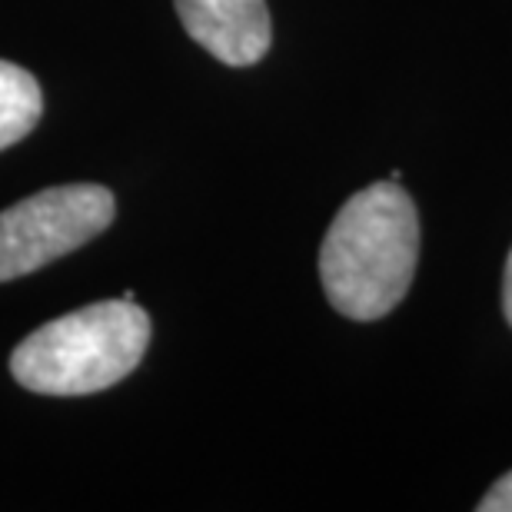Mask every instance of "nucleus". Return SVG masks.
Returning a JSON list of instances; mask_svg holds the SVG:
<instances>
[{"label":"nucleus","mask_w":512,"mask_h":512,"mask_svg":"<svg viewBox=\"0 0 512 512\" xmlns=\"http://www.w3.org/2000/svg\"><path fill=\"white\" fill-rule=\"evenodd\" d=\"M419 260V217L396 180L353 193L320 250V280L336 313L370 323L409 293Z\"/></svg>","instance_id":"obj_1"},{"label":"nucleus","mask_w":512,"mask_h":512,"mask_svg":"<svg viewBox=\"0 0 512 512\" xmlns=\"http://www.w3.org/2000/svg\"><path fill=\"white\" fill-rule=\"evenodd\" d=\"M150 346V316L133 300H104L50 320L17 343L14 380L40 396H90L137 370Z\"/></svg>","instance_id":"obj_2"},{"label":"nucleus","mask_w":512,"mask_h":512,"mask_svg":"<svg viewBox=\"0 0 512 512\" xmlns=\"http://www.w3.org/2000/svg\"><path fill=\"white\" fill-rule=\"evenodd\" d=\"M114 193L100 183L40 190L0 213V283L74 253L114 223Z\"/></svg>","instance_id":"obj_3"},{"label":"nucleus","mask_w":512,"mask_h":512,"mask_svg":"<svg viewBox=\"0 0 512 512\" xmlns=\"http://www.w3.org/2000/svg\"><path fill=\"white\" fill-rule=\"evenodd\" d=\"M183 30L230 67H253L273 40L266 0H173Z\"/></svg>","instance_id":"obj_4"},{"label":"nucleus","mask_w":512,"mask_h":512,"mask_svg":"<svg viewBox=\"0 0 512 512\" xmlns=\"http://www.w3.org/2000/svg\"><path fill=\"white\" fill-rule=\"evenodd\" d=\"M44 114V94L34 74L0 60V150L14 147L37 127Z\"/></svg>","instance_id":"obj_5"},{"label":"nucleus","mask_w":512,"mask_h":512,"mask_svg":"<svg viewBox=\"0 0 512 512\" xmlns=\"http://www.w3.org/2000/svg\"><path fill=\"white\" fill-rule=\"evenodd\" d=\"M479 512H512V473H506L503 479H496L493 489L479 499Z\"/></svg>","instance_id":"obj_6"},{"label":"nucleus","mask_w":512,"mask_h":512,"mask_svg":"<svg viewBox=\"0 0 512 512\" xmlns=\"http://www.w3.org/2000/svg\"><path fill=\"white\" fill-rule=\"evenodd\" d=\"M503 310H506V320L512 326V250H509V260H506V276H503Z\"/></svg>","instance_id":"obj_7"}]
</instances>
